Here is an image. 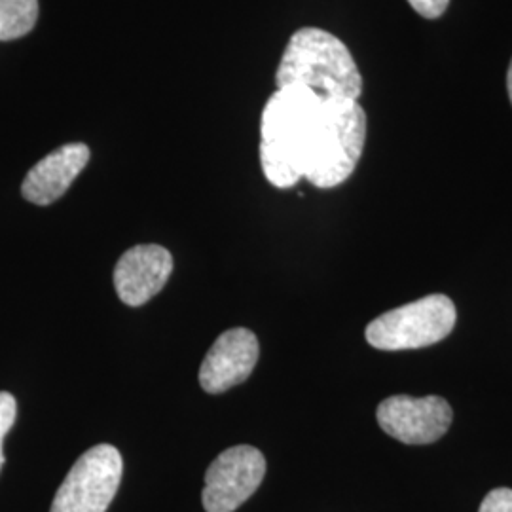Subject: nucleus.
<instances>
[{"mask_svg":"<svg viewBox=\"0 0 512 512\" xmlns=\"http://www.w3.org/2000/svg\"><path fill=\"white\" fill-rule=\"evenodd\" d=\"M365 141L366 112L359 101L287 86L262 110L260 165L275 188H293L300 179L334 188L353 175Z\"/></svg>","mask_w":512,"mask_h":512,"instance_id":"obj_1","label":"nucleus"},{"mask_svg":"<svg viewBox=\"0 0 512 512\" xmlns=\"http://www.w3.org/2000/svg\"><path fill=\"white\" fill-rule=\"evenodd\" d=\"M275 84L302 86L329 99L359 101L363 76L348 46L325 29L304 27L294 33L281 55Z\"/></svg>","mask_w":512,"mask_h":512,"instance_id":"obj_2","label":"nucleus"},{"mask_svg":"<svg viewBox=\"0 0 512 512\" xmlns=\"http://www.w3.org/2000/svg\"><path fill=\"white\" fill-rule=\"evenodd\" d=\"M456 306L446 294H429L368 323L366 342L382 351L429 348L456 327Z\"/></svg>","mask_w":512,"mask_h":512,"instance_id":"obj_3","label":"nucleus"},{"mask_svg":"<svg viewBox=\"0 0 512 512\" xmlns=\"http://www.w3.org/2000/svg\"><path fill=\"white\" fill-rule=\"evenodd\" d=\"M124 461L110 444L93 446L76 459L59 486L50 512H107L120 488Z\"/></svg>","mask_w":512,"mask_h":512,"instance_id":"obj_4","label":"nucleus"},{"mask_svg":"<svg viewBox=\"0 0 512 512\" xmlns=\"http://www.w3.org/2000/svg\"><path fill=\"white\" fill-rule=\"evenodd\" d=\"M266 475L262 452L239 444L215 459L205 473L203 509L207 512H234L255 494Z\"/></svg>","mask_w":512,"mask_h":512,"instance_id":"obj_5","label":"nucleus"},{"mask_svg":"<svg viewBox=\"0 0 512 512\" xmlns=\"http://www.w3.org/2000/svg\"><path fill=\"white\" fill-rule=\"evenodd\" d=\"M376 418L389 437L403 444H433L448 433L454 412L437 395H393L380 403Z\"/></svg>","mask_w":512,"mask_h":512,"instance_id":"obj_6","label":"nucleus"},{"mask_svg":"<svg viewBox=\"0 0 512 512\" xmlns=\"http://www.w3.org/2000/svg\"><path fill=\"white\" fill-rule=\"evenodd\" d=\"M173 272V256L162 245H135L114 268V289L131 308L143 306L160 293Z\"/></svg>","mask_w":512,"mask_h":512,"instance_id":"obj_7","label":"nucleus"},{"mask_svg":"<svg viewBox=\"0 0 512 512\" xmlns=\"http://www.w3.org/2000/svg\"><path fill=\"white\" fill-rule=\"evenodd\" d=\"M258 340L251 330L222 332L200 366V385L205 393L219 395L243 384L258 361Z\"/></svg>","mask_w":512,"mask_h":512,"instance_id":"obj_8","label":"nucleus"},{"mask_svg":"<svg viewBox=\"0 0 512 512\" xmlns=\"http://www.w3.org/2000/svg\"><path fill=\"white\" fill-rule=\"evenodd\" d=\"M90 156V147L84 143H71L50 152L27 173L21 184L23 198L42 207L57 202L84 171Z\"/></svg>","mask_w":512,"mask_h":512,"instance_id":"obj_9","label":"nucleus"},{"mask_svg":"<svg viewBox=\"0 0 512 512\" xmlns=\"http://www.w3.org/2000/svg\"><path fill=\"white\" fill-rule=\"evenodd\" d=\"M38 0H0V42L29 35L38 21Z\"/></svg>","mask_w":512,"mask_h":512,"instance_id":"obj_10","label":"nucleus"},{"mask_svg":"<svg viewBox=\"0 0 512 512\" xmlns=\"http://www.w3.org/2000/svg\"><path fill=\"white\" fill-rule=\"evenodd\" d=\"M16 416H18V403H16L14 395L2 391V393H0V469H2V465H4V450H2V444H4L6 435L10 433V429L14 427Z\"/></svg>","mask_w":512,"mask_h":512,"instance_id":"obj_11","label":"nucleus"},{"mask_svg":"<svg viewBox=\"0 0 512 512\" xmlns=\"http://www.w3.org/2000/svg\"><path fill=\"white\" fill-rule=\"evenodd\" d=\"M478 512H512V490L495 488L484 497Z\"/></svg>","mask_w":512,"mask_h":512,"instance_id":"obj_12","label":"nucleus"},{"mask_svg":"<svg viewBox=\"0 0 512 512\" xmlns=\"http://www.w3.org/2000/svg\"><path fill=\"white\" fill-rule=\"evenodd\" d=\"M408 4L420 14L421 18L435 19L446 12L450 0H408Z\"/></svg>","mask_w":512,"mask_h":512,"instance_id":"obj_13","label":"nucleus"},{"mask_svg":"<svg viewBox=\"0 0 512 512\" xmlns=\"http://www.w3.org/2000/svg\"><path fill=\"white\" fill-rule=\"evenodd\" d=\"M507 90H509V99L512 103V59L511 65H509V74H507Z\"/></svg>","mask_w":512,"mask_h":512,"instance_id":"obj_14","label":"nucleus"}]
</instances>
